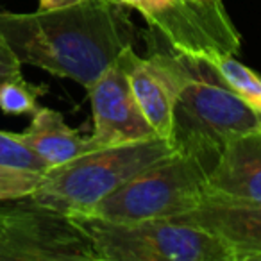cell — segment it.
<instances>
[{"label": "cell", "instance_id": "6da1fadb", "mask_svg": "<svg viewBox=\"0 0 261 261\" xmlns=\"http://www.w3.org/2000/svg\"><path fill=\"white\" fill-rule=\"evenodd\" d=\"M122 6L83 0L61 9L0 11V38L22 65L90 88L135 41Z\"/></svg>", "mask_w": 261, "mask_h": 261}, {"label": "cell", "instance_id": "7a4b0ae2", "mask_svg": "<svg viewBox=\"0 0 261 261\" xmlns=\"http://www.w3.org/2000/svg\"><path fill=\"white\" fill-rule=\"evenodd\" d=\"M174 152L177 149L170 140L161 136L95 149L65 165L48 168L29 200L68 217L90 215L102 199L123 182Z\"/></svg>", "mask_w": 261, "mask_h": 261}, {"label": "cell", "instance_id": "3957f363", "mask_svg": "<svg viewBox=\"0 0 261 261\" xmlns=\"http://www.w3.org/2000/svg\"><path fill=\"white\" fill-rule=\"evenodd\" d=\"M188 65L192 77L175 102L170 142L179 152L213 165L227 142L261 130V115L225 84L210 61L188 58Z\"/></svg>", "mask_w": 261, "mask_h": 261}, {"label": "cell", "instance_id": "277c9868", "mask_svg": "<svg viewBox=\"0 0 261 261\" xmlns=\"http://www.w3.org/2000/svg\"><path fill=\"white\" fill-rule=\"evenodd\" d=\"M98 254V261H234L224 243L195 225L172 218L113 222L73 217Z\"/></svg>", "mask_w": 261, "mask_h": 261}, {"label": "cell", "instance_id": "5b68a950", "mask_svg": "<svg viewBox=\"0 0 261 261\" xmlns=\"http://www.w3.org/2000/svg\"><path fill=\"white\" fill-rule=\"evenodd\" d=\"M210 168L211 165L199 156L177 150L123 182L88 217L113 222L179 217L204 200Z\"/></svg>", "mask_w": 261, "mask_h": 261}, {"label": "cell", "instance_id": "8992f818", "mask_svg": "<svg viewBox=\"0 0 261 261\" xmlns=\"http://www.w3.org/2000/svg\"><path fill=\"white\" fill-rule=\"evenodd\" d=\"M0 261H98L73 217L29 199L0 202Z\"/></svg>", "mask_w": 261, "mask_h": 261}, {"label": "cell", "instance_id": "52a82bcc", "mask_svg": "<svg viewBox=\"0 0 261 261\" xmlns=\"http://www.w3.org/2000/svg\"><path fill=\"white\" fill-rule=\"evenodd\" d=\"M118 4L138 11L177 54L211 59L236 56L242 47V36L222 2L118 0Z\"/></svg>", "mask_w": 261, "mask_h": 261}, {"label": "cell", "instance_id": "ba28073f", "mask_svg": "<svg viewBox=\"0 0 261 261\" xmlns=\"http://www.w3.org/2000/svg\"><path fill=\"white\" fill-rule=\"evenodd\" d=\"M130 48L135 47L130 45L123 48L118 58L88 88L93 118V133L90 140L97 149L158 136L130 88L127 75Z\"/></svg>", "mask_w": 261, "mask_h": 261}, {"label": "cell", "instance_id": "9c48e42d", "mask_svg": "<svg viewBox=\"0 0 261 261\" xmlns=\"http://www.w3.org/2000/svg\"><path fill=\"white\" fill-rule=\"evenodd\" d=\"M127 75L136 100L156 135L170 140L175 102L192 77L188 58L163 50L142 58L130 48Z\"/></svg>", "mask_w": 261, "mask_h": 261}, {"label": "cell", "instance_id": "30bf717a", "mask_svg": "<svg viewBox=\"0 0 261 261\" xmlns=\"http://www.w3.org/2000/svg\"><path fill=\"white\" fill-rule=\"evenodd\" d=\"M172 220L213 234L231 250L234 261H261V202L204 199Z\"/></svg>", "mask_w": 261, "mask_h": 261}, {"label": "cell", "instance_id": "8fae6325", "mask_svg": "<svg viewBox=\"0 0 261 261\" xmlns=\"http://www.w3.org/2000/svg\"><path fill=\"white\" fill-rule=\"evenodd\" d=\"M204 199L261 202V130L225 143L207 172Z\"/></svg>", "mask_w": 261, "mask_h": 261}, {"label": "cell", "instance_id": "7c38bea8", "mask_svg": "<svg viewBox=\"0 0 261 261\" xmlns=\"http://www.w3.org/2000/svg\"><path fill=\"white\" fill-rule=\"evenodd\" d=\"M31 116V123L22 133H16V136L47 165V168L65 165L97 149L90 136H81L79 130L72 129L65 122V116L56 109L40 106Z\"/></svg>", "mask_w": 261, "mask_h": 261}, {"label": "cell", "instance_id": "4fadbf2b", "mask_svg": "<svg viewBox=\"0 0 261 261\" xmlns=\"http://www.w3.org/2000/svg\"><path fill=\"white\" fill-rule=\"evenodd\" d=\"M218 75L247 106L261 115V75L236 59V56H217L206 59Z\"/></svg>", "mask_w": 261, "mask_h": 261}, {"label": "cell", "instance_id": "5bb4252c", "mask_svg": "<svg viewBox=\"0 0 261 261\" xmlns=\"http://www.w3.org/2000/svg\"><path fill=\"white\" fill-rule=\"evenodd\" d=\"M47 91V84H34L18 72L0 86V111L16 116L34 115L40 108V98Z\"/></svg>", "mask_w": 261, "mask_h": 261}, {"label": "cell", "instance_id": "9a60e30c", "mask_svg": "<svg viewBox=\"0 0 261 261\" xmlns=\"http://www.w3.org/2000/svg\"><path fill=\"white\" fill-rule=\"evenodd\" d=\"M43 174L0 163V202L29 199L41 185Z\"/></svg>", "mask_w": 261, "mask_h": 261}, {"label": "cell", "instance_id": "2e32d148", "mask_svg": "<svg viewBox=\"0 0 261 261\" xmlns=\"http://www.w3.org/2000/svg\"><path fill=\"white\" fill-rule=\"evenodd\" d=\"M0 163L27 168L34 172H47V165L18 140L16 133L0 130Z\"/></svg>", "mask_w": 261, "mask_h": 261}, {"label": "cell", "instance_id": "e0dca14e", "mask_svg": "<svg viewBox=\"0 0 261 261\" xmlns=\"http://www.w3.org/2000/svg\"><path fill=\"white\" fill-rule=\"evenodd\" d=\"M18 72H22V63L11 52L8 43L0 38V86Z\"/></svg>", "mask_w": 261, "mask_h": 261}, {"label": "cell", "instance_id": "ac0fdd59", "mask_svg": "<svg viewBox=\"0 0 261 261\" xmlns=\"http://www.w3.org/2000/svg\"><path fill=\"white\" fill-rule=\"evenodd\" d=\"M83 0H38V4L40 8L38 9H61V8H68V6H73V4H79Z\"/></svg>", "mask_w": 261, "mask_h": 261}, {"label": "cell", "instance_id": "d6986e66", "mask_svg": "<svg viewBox=\"0 0 261 261\" xmlns=\"http://www.w3.org/2000/svg\"><path fill=\"white\" fill-rule=\"evenodd\" d=\"M199 2H207V4H213V2H222V0H199Z\"/></svg>", "mask_w": 261, "mask_h": 261}, {"label": "cell", "instance_id": "ffe728a7", "mask_svg": "<svg viewBox=\"0 0 261 261\" xmlns=\"http://www.w3.org/2000/svg\"><path fill=\"white\" fill-rule=\"evenodd\" d=\"M108 2H111V4H116V6H120V4H118V0H108Z\"/></svg>", "mask_w": 261, "mask_h": 261}]
</instances>
